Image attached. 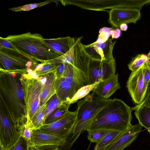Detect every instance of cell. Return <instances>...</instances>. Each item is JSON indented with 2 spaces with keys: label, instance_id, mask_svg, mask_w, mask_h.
I'll return each mask as SVG.
<instances>
[{
  "label": "cell",
  "instance_id": "obj_1",
  "mask_svg": "<svg viewBox=\"0 0 150 150\" xmlns=\"http://www.w3.org/2000/svg\"><path fill=\"white\" fill-rule=\"evenodd\" d=\"M21 75L1 71L0 73V101L20 131L27 121Z\"/></svg>",
  "mask_w": 150,
  "mask_h": 150
},
{
  "label": "cell",
  "instance_id": "obj_2",
  "mask_svg": "<svg viewBox=\"0 0 150 150\" xmlns=\"http://www.w3.org/2000/svg\"><path fill=\"white\" fill-rule=\"evenodd\" d=\"M132 110L121 100L116 98L101 109L86 130L123 132L132 125Z\"/></svg>",
  "mask_w": 150,
  "mask_h": 150
},
{
  "label": "cell",
  "instance_id": "obj_3",
  "mask_svg": "<svg viewBox=\"0 0 150 150\" xmlns=\"http://www.w3.org/2000/svg\"><path fill=\"white\" fill-rule=\"evenodd\" d=\"M93 95H88L77 103L75 123L65 137L63 147L66 150H71L74 143L80 134L86 130L98 112L112 100Z\"/></svg>",
  "mask_w": 150,
  "mask_h": 150
},
{
  "label": "cell",
  "instance_id": "obj_4",
  "mask_svg": "<svg viewBox=\"0 0 150 150\" xmlns=\"http://www.w3.org/2000/svg\"><path fill=\"white\" fill-rule=\"evenodd\" d=\"M5 38L19 52L41 63L62 56L47 46L44 42V38L39 33H32L29 32L9 35Z\"/></svg>",
  "mask_w": 150,
  "mask_h": 150
},
{
  "label": "cell",
  "instance_id": "obj_5",
  "mask_svg": "<svg viewBox=\"0 0 150 150\" xmlns=\"http://www.w3.org/2000/svg\"><path fill=\"white\" fill-rule=\"evenodd\" d=\"M27 112V123L31 120L41 107L40 96L42 84L38 78H33L28 73L20 76Z\"/></svg>",
  "mask_w": 150,
  "mask_h": 150
},
{
  "label": "cell",
  "instance_id": "obj_6",
  "mask_svg": "<svg viewBox=\"0 0 150 150\" xmlns=\"http://www.w3.org/2000/svg\"><path fill=\"white\" fill-rule=\"evenodd\" d=\"M35 61L20 52L0 47L1 71L21 75L28 74L29 63Z\"/></svg>",
  "mask_w": 150,
  "mask_h": 150
},
{
  "label": "cell",
  "instance_id": "obj_7",
  "mask_svg": "<svg viewBox=\"0 0 150 150\" xmlns=\"http://www.w3.org/2000/svg\"><path fill=\"white\" fill-rule=\"evenodd\" d=\"M82 37L76 38L74 52L71 64L75 74L85 85L90 84L89 72L91 58L81 42Z\"/></svg>",
  "mask_w": 150,
  "mask_h": 150
},
{
  "label": "cell",
  "instance_id": "obj_8",
  "mask_svg": "<svg viewBox=\"0 0 150 150\" xmlns=\"http://www.w3.org/2000/svg\"><path fill=\"white\" fill-rule=\"evenodd\" d=\"M21 134L0 101V142L3 146L9 149L17 142Z\"/></svg>",
  "mask_w": 150,
  "mask_h": 150
},
{
  "label": "cell",
  "instance_id": "obj_9",
  "mask_svg": "<svg viewBox=\"0 0 150 150\" xmlns=\"http://www.w3.org/2000/svg\"><path fill=\"white\" fill-rule=\"evenodd\" d=\"M145 64L132 72L127 82L128 92L133 102L137 105L143 101L147 93L148 87L146 86L144 79Z\"/></svg>",
  "mask_w": 150,
  "mask_h": 150
},
{
  "label": "cell",
  "instance_id": "obj_10",
  "mask_svg": "<svg viewBox=\"0 0 150 150\" xmlns=\"http://www.w3.org/2000/svg\"><path fill=\"white\" fill-rule=\"evenodd\" d=\"M116 68L113 57L103 60L91 58L89 72L90 84L102 81L115 74Z\"/></svg>",
  "mask_w": 150,
  "mask_h": 150
},
{
  "label": "cell",
  "instance_id": "obj_11",
  "mask_svg": "<svg viewBox=\"0 0 150 150\" xmlns=\"http://www.w3.org/2000/svg\"><path fill=\"white\" fill-rule=\"evenodd\" d=\"M76 116V110L69 111L61 119L52 123L44 124L39 129L53 135L65 138L74 126Z\"/></svg>",
  "mask_w": 150,
  "mask_h": 150
},
{
  "label": "cell",
  "instance_id": "obj_12",
  "mask_svg": "<svg viewBox=\"0 0 150 150\" xmlns=\"http://www.w3.org/2000/svg\"><path fill=\"white\" fill-rule=\"evenodd\" d=\"M56 94L62 101L68 102L81 87L64 69L62 76L56 79Z\"/></svg>",
  "mask_w": 150,
  "mask_h": 150
},
{
  "label": "cell",
  "instance_id": "obj_13",
  "mask_svg": "<svg viewBox=\"0 0 150 150\" xmlns=\"http://www.w3.org/2000/svg\"><path fill=\"white\" fill-rule=\"evenodd\" d=\"M65 138L53 135L40 129L33 130L29 146L36 147L40 150H57L64 143Z\"/></svg>",
  "mask_w": 150,
  "mask_h": 150
},
{
  "label": "cell",
  "instance_id": "obj_14",
  "mask_svg": "<svg viewBox=\"0 0 150 150\" xmlns=\"http://www.w3.org/2000/svg\"><path fill=\"white\" fill-rule=\"evenodd\" d=\"M108 13L109 22L117 28L122 24L135 23L141 17L140 11L135 9L113 8Z\"/></svg>",
  "mask_w": 150,
  "mask_h": 150
},
{
  "label": "cell",
  "instance_id": "obj_15",
  "mask_svg": "<svg viewBox=\"0 0 150 150\" xmlns=\"http://www.w3.org/2000/svg\"><path fill=\"white\" fill-rule=\"evenodd\" d=\"M142 129V126L139 124L132 125L122 132L105 150H124L135 140Z\"/></svg>",
  "mask_w": 150,
  "mask_h": 150
},
{
  "label": "cell",
  "instance_id": "obj_16",
  "mask_svg": "<svg viewBox=\"0 0 150 150\" xmlns=\"http://www.w3.org/2000/svg\"><path fill=\"white\" fill-rule=\"evenodd\" d=\"M118 74H115L100 82L92 91L100 98L108 99L117 90L120 88L118 81Z\"/></svg>",
  "mask_w": 150,
  "mask_h": 150
},
{
  "label": "cell",
  "instance_id": "obj_17",
  "mask_svg": "<svg viewBox=\"0 0 150 150\" xmlns=\"http://www.w3.org/2000/svg\"><path fill=\"white\" fill-rule=\"evenodd\" d=\"M42 84L40 96L41 106L45 105L56 93L55 83L56 79L55 71L38 77Z\"/></svg>",
  "mask_w": 150,
  "mask_h": 150
},
{
  "label": "cell",
  "instance_id": "obj_18",
  "mask_svg": "<svg viewBox=\"0 0 150 150\" xmlns=\"http://www.w3.org/2000/svg\"><path fill=\"white\" fill-rule=\"evenodd\" d=\"M75 41L76 38L70 36L43 40L44 43L49 48L62 55L69 50L75 44Z\"/></svg>",
  "mask_w": 150,
  "mask_h": 150
},
{
  "label": "cell",
  "instance_id": "obj_19",
  "mask_svg": "<svg viewBox=\"0 0 150 150\" xmlns=\"http://www.w3.org/2000/svg\"><path fill=\"white\" fill-rule=\"evenodd\" d=\"M139 124L148 130L150 133V108L140 103L132 108Z\"/></svg>",
  "mask_w": 150,
  "mask_h": 150
},
{
  "label": "cell",
  "instance_id": "obj_20",
  "mask_svg": "<svg viewBox=\"0 0 150 150\" xmlns=\"http://www.w3.org/2000/svg\"><path fill=\"white\" fill-rule=\"evenodd\" d=\"M112 38H109L105 42L100 44L92 43L95 46L102 60L110 59L113 57L112 51L116 41L113 42Z\"/></svg>",
  "mask_w": 150,
  "mask_h": 150
},
{
  "label": "cell",
  "instance_id": "obj_21",
  "mask_svg": "<svg viewBox=\"0 0 150 150\" xmlns=\"http://www.w3.org/2000/svg\"><path fill=\"white\" fill-rule=\"evenodd\" d=\"M71 104L64 102L58 105L46 118L44 124L52 123L63 117L69 112Z\"/></svg>",
  "mask_w": 150,
  "mask_h": 150
},
{
  "label": "cell",
  "instance_id": "obj_22",
  "mask_svg": "<svg viewBox=\"0 0 150 150\" xmlns=\"http://www.w3.org/2000/svg\"><path fill=\"white\" fill-rule=\"evenodd\" d=\"M122 132L112 131L100 141L96 143L94 150H105L114 141Z\"/></svg>",
  "mask_w": 150,
  "mask_h": 150
},
{
  "label": "cell",
  "instance_id": "obj_23",
  "mask_svg": "<svg viewBox=\"0 0 150 150\" xmlns=\"http://www.w3.org/2000/svg\"><path fill=\"white\" fill-rule=\"evenodd\" d=\"M64 102L60 100L56 93L50 99L46 104L47 105L44 117L43 124L51 113L58 105Z\"/></svg>",
  "mask_w": 150,
  "mask_h": 150
},
{
  "label": "cell",
  "instance_id": "obj_24",
  "mask_svg": "<svg viewBox=\"0 0 150 150\" xmlns=\"http://www.w3.org/2000/svg\"><path fill=\"white\" fill-rule=\"evenodd\" d=\"M149 61L147 55L140 54L133 57L128 64L129 70L132 72L137 69L141 67Z\"/></svg>",
  "mask_w": 150,
  "mask_h": 150
},
{
  "label": "cell",
  "instance_id": "obj_25",
  "mask_svg": "<svg viewBox=\"0 0 150 150\" xmlns=\"http://www.w3.org/2000/svg\"><path fill=\"white\" fill-rule=\"evenodd\" d=\"M100 82L89 84L81 87L78 90L73 98L68 102V103L71 104L74 103L78 100L85 97Z\"/></svg>",
  "mask_w": 150,
  "mask_h": 150
},
{
  "label": "cell",
  "instance_id": "obj_26",
  "mask_svg": "<svg viewBox=\"0 0 150 150\" xmlns=\"http://www.w3.org/2000/svg\"><path fill=\"white\" fill-rule=\"evenodd\" d=\"M46 104L41 106L32 118L31 124L33 130L39 129L43 125L44 117Z\"/></svg>",
  "mask_w": 150,
  "mask_h": 150
},
{
  "label": "cell",
  "instance_id": "obj_27",
  "mask_svg": "<svg viewBox=\"0 0 150 150\" xmlns=\"http://www.w3.org/2000/svg\"><path fill=\"white\" fill-rule=\"evenodd\" d=\"M57 65L41 63L37 65L33 70L38 77L55 71Z\"/></svg>",
  "mask_w": 150,
  "mask_h": 150
},
{
  "label": "cell",
  "instance_id": "obj_28",
  "mask_svg": "<svg viewBox=\"0 0 150 150\" xmlns=\"http://www.w3.org/2000/svg\"><path fill=\"white\" fill-rule=\"evenodd\" d=\"M57 0H47L44 2L38 3H31L27 4L21 6H18L16 7L10 8L9 9L10 10L15 12H18L21 11H28L35 8L40 7L47 4L52 2H54L56 4Z\"/></svg>",
  "mask_w": 150,
  "mask_h": 150
},
{
  "label": "cell",
  "instance_id": "obj_29",
  "mask_svg": "<svg viewBox=\"0 0 150 150\" xmlns=\"http://www.w3.org/2000/svg\"><path fill=\"white\" fill-rule=\"evenodd\" d=\"M112 131L98 130L88 132V139L91 142L97 143Z\"/></svg>",
  "mask_w": 150,
  "mask_h": 150
},
{
  "label": "cell",
  "instance_id": "obj_30",
  "mask_svg": "<svg viewBox=\"0 0 150 150\" xmlns=\"http://www.w3.org/2000/svg\"><path fill=\"white\" fill-rule=\"evenodd\" d=\"M112 29V28L108 27H104L100 29L97 39L93 43L100 44L106 41L109 38L111 35V31Z\"/></svg>",
  "mask_w": 150,
  "mask_h": 150
},
{
  "label": "cell",
  "instance_id": "obj_31",
  "mask_svg": "<svg viewBox=\"0 0 150 150\" xmlns=\"http://www.w3.org/2000/svg\"><path fill=\"white\" fill-rule=\"evenodd\" d=\"M29 147L28 141L21 136L16 143L8 150H29Z\"/></svg>",
  "mask_w": 150,
  "mask_h": 150
},
{
  "label": "cell",
  "instance_id": "obj_32",
  "mask_svg": "<svg viewBox=\"0 0 150 150\" xmlns=\"http://www.w3.org/2000/svg\"><path fill=\"white\" fill-rule=\"evenodd\" d=\"M33 130L31 124L26 123L20 128L21 136L29 142L31 139Z\"/></svg>",
  "mask_w": 150,
  "mask_h": 150
},
{
  "label": "cell",
  "instance_id": "obj_33",
  "mask_svg": "<svg viewBox=\"0 0 150 150\" xmlns=\"http://www.w3.org/2000/svg\"><path fill=\"white\" fill-rule=\"evenodd\" d=\"M83 46L86 51L91 58L95 60H102L100 55L93 44L91 43L88 45H83Z\"/></svg>",
  "mask_w": 150,
  "mask_h": 150
},
{
  "label": "cell",
  "instance_id": "obj_34",
  "mask_svg": "<svg viewBox=\"0 0 150 150\" xmlns=\"http://www.w3.org/2000/svg\"><path fill=\"white\" fill-rule=\"evenodd\" d=\"M0 47H3L19 52L17 49L9 41L5 38L1 37H0Z\"/></svg>",
  "mask_w": 150,
  "mask_h": 150
},
{
  "label": "cell",
  "instance_id": "obj_35",
  "mask_svg": "<svg viewBox=\"0 0 150 150\" xmlns=\"http://www.w3.org/2000/svg\"><path fill=\"white\" fill-rule=\"evenodd\" d=\"M144 79L146 86L148 87L150 82V69L146 63H145L144 67Z\"/></svg>",
  "mask_w": 150,
  "mask_h": 150
},
{
  "label": "cell",
  "instance_id": "obj_36",
  "mask_svg": "<svg viewBox=\"0 0 150 150\" xmlns=\"http://www.w3.org/2000/svg\"><path fill=\"white\" fill-rule=\"evenodd\" d=\"M65 67V64L64 63L57 65L55 70L56 79L59 78L62 76L64 71Z\"/></svg>",
  "mask_w": 150,
  "mask_h": 150
},
{
  "label": "cell",
  "instance_id": "obj_37",
  "mask_svg": "<svg viewBox=\"0 0 150 150\" xmlns=\"http://www.w3.org/2000/svg\"><path fill=\"white\" fill-rule=\"evenodd\" d=\"M121 34V30L117 28L115 30L113 29L110 33L111 38L112 39L114 38H117L120 36Z\"/></svg>",
  "mask_w": 150,
  "mask_h": 150
},
{
  "label": "cell",
  "instance_id": "obj_38",
  "mask_svg": "<svg viewBox=\"0 0 150 150\" xmlns=\"http://www.w3.org/2000/svg\"><path fill=\"white\" fill-rule=\"evenodd\" d=\"M120 28L122 30L126 31L127 29V26L126 24H122L120 25Z\"/></svg>",
  "mask_w": 150,
  "mask_h": 150
},
{
  "label": "cell",
  "instance_id": "obj_39",
  "mask_svg": "<svg viewBox=\"0 0 150 150\" xmlns=\"http://www.w3.org/2000/svg\"><path fill=\"white\" fill-rule=\"evenodd\" d=\"M29 150H40L36 147L32 146H29Z\"/></svg>",
  "mask_w": 150,
  "mask_h": 150
},
{
  "label": "cell",
  "instance_id": "obj_40",
  "mask_svg": "<svg viewBox=\"0 0 150 150\" xmlns=\"http://www.w3.org/2000/svg\"><path fill=\"white\" fill-rule=\"evenodd\" d=\"M8 149L5 148L1 143L0 142V150H8Z\"/></svg>",
  "mask_w": 150,
  "mask_h": 150
},
{
  "label": "cell",
  "instance_id": "obj_41",
  "mask_svg": "<svg viewBox=\"0 0 150 150\" xmlns=\"http://www.w3.org/2000/svg\"><path fill=\"white\" fill-rule=\"evenodd\" d=\"M146 64L147 66L149 67L150 69V61H149L148 62H146Z\"/></svg>",
  "mask_w": 150,
  "mask_h": 150
},
{
  "label": "cell",
  "instance_id": "obj_42",
  "mask_svg": "<svg viewBox=\"0 0 150 150\" xmlns=\"http://www.w3.org/2000/svg\"><path fill=\"white\" fill-rule=\"evenodd\" d=\"M147 56H148V58H149V60L150 59V52L148 53V54L147 55Z\"/></svg>",
  "mask_w": 150,
  "mask_h": 150
},
{
  "label": "cell",
  "instance_id": "obj_43",
  "mask_svg": "<svg viewBox=\"0 0 150 150\" xmlns=\"http://www.w3.org/2000/svg\"><path fill=\"white\" fill-rule=\"evenodd\" d=\"M89 146H88V148L86 150H89Z\"/></svg>",
  "mask_w": 150,
  "mask_h": 150
}]
</instances>
